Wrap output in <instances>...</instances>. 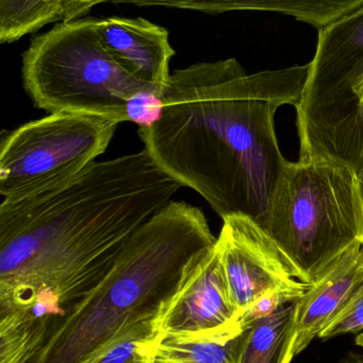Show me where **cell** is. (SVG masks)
I'll use <instances>...</instances> for the list:
<instances>
[{
	"instance_id": "obj_1",
	"label": "cell",
	"mask_w": 363,
	"mask_h": 363,
	"mask_svg": "<svg viewBox=\"0 0 363 363\" xmlns=\"http://www.w3.org/2000/svg\"><path fill=\"white\" fill-rule=\"evenodd\" d=\"M183 187L145 149L0 205V318L36 353ZM32 354V355H33Z\"/></svg>"
},
{
	"instance_id": "obj_2",
	"label": "cell",
	"mask_w": 363,
	"mask_h": 363,
	"mask_svg": "<svg viewBox=\"0 0 363 363\" xmlns=\"http://www.w3.org/2000/svg\"><path fill=\"white\" fill-rule=\"evenodd\" d=\"M309 65L247 74L238 60L175 70L155 123L139 128L144 149L168 176L200 194L222 218L264 225L289 162L275 115L298 106Z\"/></svg>"
},
{
	"instance_id": "obj_3",
	"label": "cell",
	"mask_w": 363,
	"mask_h": 363,
	"mask_svg": "<svg viewBox=\"0 0 363 363\" xmlns=\"http://www.w3.org/2000/svg\"><path fill=\"white\" fill-rule=\"evenodd\" d=\"M198 207L170 201L134 235L97 288L51 330L27 363H83L130 322L161 313L215 252Z\"/></svg>"
},
{
	"instance_id": "obj_4",
	"label": "cell",
	"mask_w": 363,
	"mask_h": 363,
	"mask_svg": "<svg viewBox=\"0 0 363 363\" xmlns=\"http://www.w3.org/2000/svg\"><path fill=\"white\" fill-rule=\"evenodd\" d=\"M262 228L298 279L311 285L347 250L363 242L357 174L332 162H289Z\"/></svg>"
},
{
	"instance_id": "obj_5",
	"label": "cell",
	"mask_w": 363,
	"mask_h": 363,
	"mask_svg": "<svg viewBox=\"0 0 363 363\" xmlns=\"http://www.w3.org/2000/svg\"><path fill=\"white\" fill-rule=\"evenodd\" d=\"M23 89L49 114L85 113L129 121L130 100L145 91L162 96L136 78L102 44L96 18L62 21L30 43L23 55Z\"/></svg>"
},
{
	"instance_id": "obj_6",
	"label": "cell",
	"mask_w": 363,
	"mask_h": 363,
	"mask_svg": "<svg viewBox=\"0 0 363 363\" xmlns=\"http://www.w3.org/2000/svg\"><path fill=\"white\" fill-rule=\"evenodd\" d=\"M298 111L300 160L363 162V4L319 30Z\"/></svg>"
},
{
	"instance_id": "obj_7",
	"label": "cell",
	"mask_w": 363,
	"mask_h": 363,
	"mask_svg": "<svg viewBox=\"0 0 363 363\" xmlns=\"http://www.w3.org/2000/svg\"><path fill=\"white\" fill-rule=\"evenodd\" d=\"M119 123L99 115L60 112L2 136L4 201L36 196L75 178L104 153Z\"/></svg>"
},
{
	"instance_id": "obj_8",
	"label": "cell",
	"mask_w": 363,
	"mask_h": 363,
	"mask_svg": "<svg viewBox=\"0 0 363 363\" xmlns=\"http://www.w3.org/2000/svg\"><path fill=\"white\" fill-rule=\"evenodd\" d=\"M217 251L241 317L260 296L275 289H304L296 269L266 230L251 217L224 218Z\"/></svg>"
},
{
	"instance_id": "obj_9",
	"label": "cell",
	"mask_w": 363,
	"mask_h": 363,
	"mask_svg": "<svg viewBox=\"0 0 363 363\" xmlns=\"http://www.w3.org/2000/svg\"><path fill=\"white\" fill-rule=\"evenodd\" d=\"M158 328L160 340L178 343L227 341L243 332L217 247L162 309Z\"/></svg>"
},
{
	"instance_id": "obj_10",
	"label": "cell",
	"mask_w": 363,
	"mask_h": 363,
	"mask_svg": "<svg viewBox=\"0 0 363 363\" xmlns=\"http://www.w3.org/2000/svg\"><path fill=\"white\" fill-rule=\"evenodd\" d=\"M363 283V242L353 245L296 302L293 332L286 356L291 363L345 306Z\"/></svg>"
},
{
	"instance_id": "obj_11",
	"label": "cell",
	"mask_w": 363,
	"mask_h": 363,
	"mask_svg": "<svg viewBox=\"0 0 363 363\" xmlns=\"http://www.w3.org/2000/svg\"><path fill=\"white\" fill-rule=\"evenodd\" d=\"M96 30L110 55L136 78L163 93L170 82L175 50L168 30L147 19H96Z\"/></svg>"
},
{
	"instance_id": "obj_12",
	"label": "cell",
	"mask_w": 363,
	"mask_h": 363,
	"mask_svg": "<svg viewBox=\"0 0 363 363\" xmlns=\"http://www.w3.org/2000/svg\"><path fill=\"white\" fill-rule=\"evenodd\" d=\"M109 4L161 6L208 14L232 11H264L294 17L321 30L363 4V0H110Z\"/></svg>"
},
{
	"instance_id": "obj_13",
	"label": "cell",
	"mask_w": 363,
	"mask_h": 363,
	"mask_svg": "<svg viewBox=\"0 0 363 363\" xmlns=\"http://www.w3.org/2000/svg\"><path fill=\"white\" fill-rule=\"evenodd\" d=\"M294 315L296 302L245 326L240 363H286Z\"/></svg>"
},
{
	"instance_id": "obj_14",
	"label": "cell",
	"mask_w": 363,
	"mask_h": 363,
	"mask_svg": "<svg viewBox=\"0 0 363 363\" xmlns=\"http://www.w3.org/2000/svg\"><path fill=\"white\" fill-rule=\"evenodd\" d=\"M159 315L130 322L83 363H155L160 340Z\"/></svg>"
},
{
	"instance_id": "obj_15",
	"label": "cell",
	"mask_w": 363,
	"mask_h": 363,
	"mask_svg": "<svg viewBox=\"0 0 363 363\" xmlns=\"http://www.w3.org/2000/svg\"><path fill=\"white\" fill-rule=\"evenodd\" d=\"M65 0H0V42H16L63 19Z\"/></svg>"
},
{
	"instance_id": "obj_16",
	"label": "cell",
	"mask_w": 363,
	"mask_h": 363,
	"mask_svg": "<svg viewBox=\"0 0 363 363\" xmlns=\"http://www.w3.org/2000/svg\"><path fill=\"white\" fill-rule=\"evenodd\" d=\"M244 330L227 341L178 343L159 340L155 363H240Z\"/></svg>"
},
{
	"instance_id": "obj_17",
	"label": "cell",
	"mask_w": 363,
	"mask_h": 363,
	"mask_svg": "<svg viewBox=\"0 0 363 363\" xmlns=\"http://www.w3.org/2000/svg\"><path fill=\"white\" fill-rule=\"evenodd\" d=\"M363 332V283L345 306L326 326L320 339H332L342 335Z\"/></svg>"
},
{
	"instance_id": "obj_18",
	"label": "cell",
	"mask_w": 363,
	"mask_h": 363,
	"mask_svg": "<svg viewBox=\"0 0 363 363\" xmlns=\"http://www.w3.org/2000/svg\"><path fill=\"white\" fill-rule=\"evenodd\" d=\"M306 289L307 288H304V289H275L266 292L243 313V328L257 321V320L270 317L285 305L296 302L304 294Z\"/></svg>"
},
{
	"instance_id": "obj_19",
	"label": "cell",
	"mask_w": 363,
	"mask_h": 363,
	"mask_svg": "<svg viewBox=\"0 0 363 363\" xmlns=\"http://www.w3.org/2000/svg\"><path fill=\"white\" fill-rule=\"evenodd\" d=\"M161 111V95L153 91L139 94L127 106L130 123H138L140 128L151 127L159 118Z\"/></svg>"
},
{
	"instance_id": "obj_20",
	"label": "cell",
	"mask_w": 363,
	"mask_h": 363,
	"mask_svg": "<svg viewBox=\"0 0 363 363\" xmlns=\"http://www.w3.org/2000/svg\"><path fill=\"white\" fill-rule=\"evenodd\" d=\"M358 181H359L360 188H362V191L363 194V162L362 164V167H360L359 172H357Z\"/></svg>"
},
{
	"instance_id": "obj_21",
	"label": "cell",
	"mask_w": 363,
	"mask_h": 363,
	"mask_svg": "<svg viewBox=\"0 0 363 363\" xmlns=\"http://www.w3.org/2000/svg\"><path fill=\"white\" fill-rule=\"evenodd\" d=\"M356 345L363 347V332L358 334L357 338H356Z\"/></svg>"
}]
</instances>
